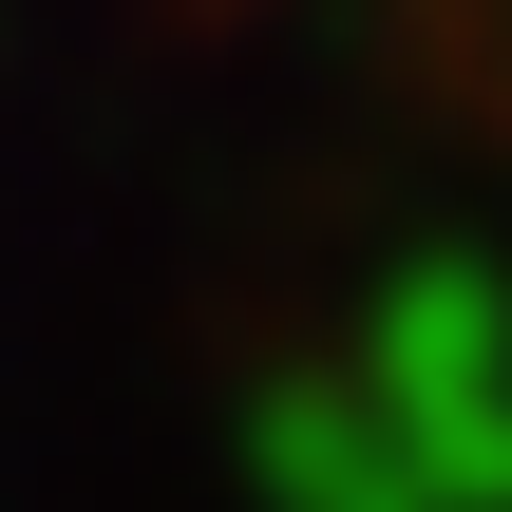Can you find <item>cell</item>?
Returning <instances> with one entry per match:
<instances>
[{"mask_svg": "<svg viewBox=\"0 0 512 512\" xmlns=\"http://www.w3.org/2000/svg\"><path fill=\"white\" fill-rule=\"evenodd\" d=\"M247 475H266V512H437V475L399 456V418L323 361V380H285L266 418H247Z\"/></svg>", "mask_w": 512, "mask_h": 512, "instance_id": "obj_2", "label": "cell"}, {"mask_svg": "<svg viewBox=\"0 0 512 512\" xmlns=\"http://www.w3.org/2000/svg\"><path fill=\"white\" fill-rule=\"evenodd\" d=\"M342 380L399 418V456L437 475V512H512V285L494 266H456V247L399 266Z\"/></svg>", "mask_w": 512, "mask_h": 512, "instance_id": "obj_1", "label": "cell"}]
</instances>
